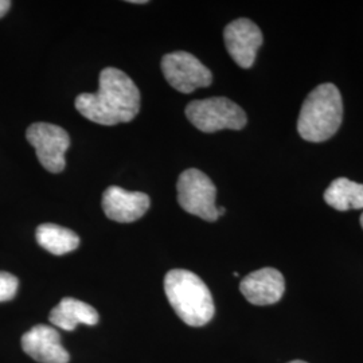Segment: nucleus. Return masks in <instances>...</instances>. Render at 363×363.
Wrapping results in <instances>:
<instances>
[{"instance_id": "39448f33", "label": "nucleus", "mask_w": 363, "mask_h": 363, "mask_svg": "<svg viewBox=\"0 0 363 363\" xmlns=\"http://www.w3.org/2000/svg\"><path fill=\"white\" fill-rule=\"evenodd\" d=\"M177 190L178 202L189 214L208 222L220 218L216 206L217 189L205 172L196 169L183 171L177 183Z\"/></svg>"}, {"instance_id": "7ed1b4c3", "label": "nucleus", "mask_w": 363, "mask_h": 363, "mask_svg": "<svg viewBox=\"0 0 363 363\" xmlns=\"http://www.w3.org/2000/svg\"><path fill=\"white\" fill-rule=\"evenodd\" d=\"M343 120L340 91L334 84H322L310 91L300 109L298 135L312 143L325 142L337 133Z\"/></svg>"}, {"instance_id": "20e7f679", "label": "nucleus", "mask_w": 363, "mask_h": 363, "mask_svg": "<svg viewBox=\"0 0 363 363\" xmlns=\"http://www.w3.org/2000/svg\"><path fill=\"white\" fill-rule=\"evenodd\" d=\"M186 117L205 133L220 130H242L247 125V115L241 106L226 97L195 100L186 106Z\"/></svg>"}, {"instance_id": "a211bd4d", "label": "nucleus", "mask_w": 363, "mask_h": 363, "mask_svg": "<svg viewBox=\"0 0 363 363\" xmlns=\"http://www.w3.org/2000/svg\"><path fill=\"white\" fill-rule=\"evenodd\" d=\"M288 363H308V362H304V361H298V359H296V361H292V362H288Z\"/></svg>"}, {"instance_id": "6ab92c4d", "label": "nucleus", "mask_w": 363, "mask_h": 363, "mask_svg": "<svg viewBox=\"0 0 363 363\" xmlns=\"http://www.w3.org/2000/svg\"><path fill=\"white\" fill-rule=\"evenodd\" d=\"M361 226L363 228V214L361 216Z\"/></svg>"}, {"instance_id": "9b49d317", "label": "nucleus", "mask_w": 363, "mask_h": 363, "mask_svg": "<svg viewBox=\"0 0 363 363\" xmlns=\"http://www.w3.org/2000/svg\"><path fill=\"white\" fill-rule=\"evenodd\" d=\"M240 291L255 306H271L280 301L284 295V276L274 268H262L245 276Z\"/></svg>"}, {"instance_id": "ddd939ff", "label": "nucleus", "mask_w": 363, "mask_h": 363, "mask_svg": "<svg viewBox=\"0 0 363 363\" xmlns=\"http://www.w3.org/2000/svg\"><path fill=\"white\" fill-rule=\"evenodd\" d=\"M325 201L337 211L363 208V184L337 178L325 190Z\"/></svg>"}, {"instance_id": "f3484780", "label": "nucleus", "mask_w": 363, "mask_h": 363, "mask_svg": "<svg viewBox=\"0 0 363 363\" xmlns=\"http://www.w3.org/2000/svg\"><path fill=\"white\" fill-rule=\"evenodd\" d=\"M130 3H133V4H145V3H148L147 0H132Z\"/></svg>"}, {"instance_id": "423d86ee", "label": "nucleus", "mask_w": 363, "mask_h": 363, "mask_svg": "<svg viewBox=\"0 0 363 363\" xmlns=\"http://www.w3.org/2000/svg\"><path fill=\"white\" fill-rule=\"evenodd\" d=\"M28 143L35 148L39 163L52 174L65 169V154L70 138L64 128L49 123H34L26 132Z\"/></svg>"}, {"instance_id": "1a4fd4ad", "label": "nucleus", "mask_w": 363, "mask_h": 363, "mask_svg": "<svg viewBox=\"0 0 363 363\" xmlns=\"http://www.w3.org/2000/svg\"><path fill=\"white\" fill-rule=\"evenodd\" d=\"M22 349L40 363H67L69 352L61 343L60 333L50 325L33 327L22 337Z\"/></svg>"}, {"instance_id": "f03ea898", "label": "nucleus", "mask_w": 363, "mask_h": 363, "mask_svg": "<svg viewBox=\"0 0 363 363\" xmlns=\"http://www.w3.org/2000/svg\"><path fill=\"white\" fill-rule=\"evenodd\" d=\"M164 292L171 307L186 325L202 327L214 316V301L199 276L184 269H172L164 277Z\"/></svg>"}, {"instance_id": "f8f14e48", "label": "nucleus", "mask_w": 363, "mask_h": 363, "mask_svg": "<svg viewBox=\"0 0 363 363\" xmlns=\"http://www.w3.org/2000/svg\"><path fill=\"white\" fill-rule=\"evenodd\" d=\"M52 325L65 331H73L76 325H94L99 323L97 311L84 301L73 298H65L52 308L49 316Z\"/></svg>"}, {"instance_id": "dca6fc26", "label": "nucleus", "mask_w": 363, "mask_h": 363, "mask_svg": "<svg viewBox=\"0 0 363 363\" xmlns=\"http://www.w3.org/2000/svg\"><path fill=\"white\" fill-rule=\"evenodd\" d=\"M10 7H11V1H9V0H0V18L7 13V11L10 10Z\"/></svg>"}, {"instance_id": "2eb2a0df", "label": "nucleus", "mask_w": 363, "mask_h": 363, "mask_svg": "<svg viewBox=\"0 0 363 363\" xmlns=\"http://www.w3.org/2000/svg\"><path fill=\"white\" fill-rule=\"evenodd\" d=\"M18 279L11 273L0 272V303L13 298L18 292Z\"/></svg>"}, {"instance_id": "0eeeda50", "label": "nucleus", "mask_w": 363, "mask_h": 363, "mask_svg": "<svg viewBox=\"0 0 363 363\" xmlns=\"http://www.w3.org/2000/svg\"><path fill=\"white\" fill-rule=\"evenodd\" d=\"M162 72L169 85L181 93H193L199 88H208L213 74L196 57L187 52L166 54L162 60Z\"/></svg>"}, {"instance_id": "4468645a", "label": "nucleus", "mask_w": 363, "mask_h": 363, "mask_svg": "<svg viewBox=\"0 0 363 363\" xmlns=\"http://www.w3.org/2000/svg\"><path fill=\"white\" fill-rule=\"evenodd\" d=\"M39 245L55 256L70 253L79 247V237L70 229L54 223H43L37 229Z\"/></svg>"}, {"instance_id": "9d476101", "label": "nucleus", "mask_w": 363, "mask_h": 363, "mask_svg": "<svg viewBox=\"0 0 363 363\" xmlns=\"http://www.w3.org/2000/svg\"><path fill=\"white\" fill-rule=\"evenodd\" d=\"M150 196L140 191H127L111 186L103 195V210L109 220L130 223L142 218L150 208Z\"/></svg>"}, {"instance_id": "f257e3e1", "label": "nucleus", "mask_w": 363, "mask_h": 363, "mask_svg": "<svg viewBox=\"0 0 363 363\" xmlns=\"http://www.w3.org/2000/svg\"><path fill=\"white\" fill-rule=\"evenodd\" d=\"M78 112L101 125L130 123L140 111V91L124 72L105 67L96 93H81L76 99Z\"/></svg>"}, {"instance_id": "6e6552de", "label": "nucleus", "mask_w": 363, "mask_h": 363, "mask_svg": "<svg viewBox=\"0 0 363 363\" xmlns=\"http://www.w3.org/2000/svg\"><path fill=\"white\" fill-rule=\"evenodd\" d=\"M223 39L234 62L244 69H249L255 64L264 40L259 26L245 18L237 19L225 27Z\"/></svg>"}]
</instances>
